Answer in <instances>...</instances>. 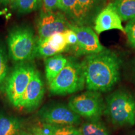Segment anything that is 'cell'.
I'll use <instances>...</instances> for the list:
<instances>
[{
    "label": "cell",
    "mask_w": 135,
    "mask_h": 135,
    "mask_svg": "<svg viewBox=\"0 0 135 135\" xmlns=\"http://www.w3.org/2000/svg\"><path fill=\"white\" fill-rule=\"evenodd\" d=\"M6 12H7V9L1 10V11H0V16H2V15L6 14Z\"/></svg>",
    "instance_id": "4316f807"
},
{
    "label": "cell",
    "mask_w": 135,
    "mask_h": 135,
    "mask_svg": "<svg viewBox=\"0 0 135 135\" xmlns=\"http://www.w3.org/2000/svg\"><path fill=\"white\" fill-rule=\"evenodd\" d=\"M106 2L107 0H76L71 20L79 26L94 24L95 18L105 7Z\"/></svg>",
    "instance_id": "30bf717a"
},
{
    "label": "cell",
    "mask_w": 135,
    "mask_h": 135,
    "mask_svg": "<svg viewBox=\"0 0 135 135\" xmlns=\"http://www.w3.org/2000/svg\"><path fill=\"white\" fill-rule=\"evenodd\" d=\"M106 113L113 124L119 126L135 124V98L125 90H118L106 98Z\"/></svg>",
    "instance_id": "7a4b0ae2"
},
{
    "label": "cell",
    "mask_w": 135,
    "mask_h": 135,
    "mask_svg": "<svg viewBox=\"0 0 135 135\" xmlns=\"http://www.w3.org/2000/svg\"><path fill=\"white\" fill-rule=\"evenodd\" d=\"M81 63L88 90L108 91L119 80L121 61L110 50L87 55Z\"/></svg>",
    "instance_id": "6da1fadb"
},
{
    "label": "cell",
    "mask_w": 135,
    "mask_h": 135,
    "mask_svg": "<svg viewBox=\"0 0 135 135\" xmlns=\"http://www.w3.org/2000/svg\"><path fill=\"white\" fill-rule=\"evenodd\" d=\"M32 133L35 135H81L75 126L53 125L43 122L35 126Z\"/></svg>",
    "instance_id": "4fadbf2b"
},
{
    "label": "cell",
    "mask_w": 135,
    "mask_h": 135,
    "mask_svg": "<svg viewBox=\"0 0 135 135\" xmlns=\"http://www.w3.org/2000/svg\"><path fill=\"white\" fill-rule=\"evenodd\" d=\"M76 4V0H58V8L71 19Z\"/></svg>",
    "instance_id": "7402d4cb"
},
{
    "label": "cell",
    "mask_w": 135,
    "mask_h": 135,
    "mask_svg": "<svg viewBox=\"0 0 135 135\" xmlns=\"http://www.w3.org/2000/svg\"><path fill=\"white\" fill-rule=\"evenodd\" d=\"M85 86L81 62L73 58H68L63 70L49 84L51 93L55 94H71L82 90Z\"/></svg>",
    "instance_id": "3957f363"
},
{
    "label": "cell",
    "mask_w": 135,
    "mask_h": 135,
    "mask_svg": "<svg viewBox=\"0 0 135 135\" xmlns=\"http://www.w3.org/2000/svg\"><path fill=\"white\" fill-rule=\"evenodd\" d=\"M68 106L76 113L88 119L99 118L105 111L101 93L87 91L70 99Z\"/></svg>",
    "instance_id": "8992f818"
},
{
    "label": "cell",
    "mask_w": 135,
    "mask_h": 135,
    "mask_svg": "<svg viewBox=\"0 0 135 135\" xmlns=\"http://www.w3.org/2000/svg\"><path fill=\"white\" fill-rule=\"evenodd\" d=\"M24 135H35V134H33V133H27V134H25Z\"/></svg>",
    "instance_id": "83f0119b"
},
{
    "label": "cell",
    "mask_w": 135,
    "mask_h": 135,
    "mask_svg": "<svg viewBox=\"0 0 135 135\" xmlns=\"http://www.w3.org/2000/svg\"><path fill=\"white\" fill-rule=\"evenodd\" d=\"M37 41L31 28L20 26L10 30L8 36V53L15 62L23 63L36 56Z\"/></svg>",
    "instance_id": "277c9868"
},
{
    "label": "cell",
    "mask_w": 135,
    "mask_h": 135,
    "mask_svg": "<svg viewBox=\"0 0 135 135\" xmlns=\"http://www.w3.org/2000/svg\"><path fill=\"white\" fill-rule=\"evenodd\" d=\"M15 7L20 14H26L36 11L42 4V0H15Z\"/></svg>",
    "instance_id": "d6986e66"
},
{
    "label": "cell",
    "mask_w": 135,
    "mask_h": 135,
    "mask_svg": "<svg viewBox=\"0 0 135 135\" xmlns=\"http://www.w3.org/2000/svg\"><path fill=\"white\" fill-rule=\"evenodd\" d=\"M112 3L122 21L135 18V0H114Z\"/></svg>",
    "instance_id": "e0dca14e"
},
{
    "label": "cell",
    "mask_w": 135,
    "mask_h": 135,
    "mask_svg": "<svg viewBox=\"0 0 135 135\" xmlns=\"http://www.w3.org/2000/svg\"><path fill=\"white\" fill-rule=\"evenodd\" d=\"M67 61L68 58L61 54L48 57L45 60V72L48 84L63 70Z\"/></svg>",
    "instance_id": "5bb4252c"
},
{
    "label": "cell",
    "mask_w": 135,
    "mask_h": 135,
    "mask_svg": "<svg viewBox=\"0 0 135 135\" xmlns=\"http://www.w3.org/2000/svg\"><path fill=\"white\" fill-rule=\"evenodd\" d=\"M10 1H14L15 0H10Z\"/></svg>",
    "instance_id": "f1b7e54d"
},
{
    "label": "cell",
    "mask_w": 135,
    "mask_h": 135,
    "mask_svg": "<svg viewBox=\"0 0 135 135\" xmlns=\"http://www.w3.org/2000/svg\"><path fill=\"white\" fill-rule=\"evenodd\" d=\"M8 57L4 44L0 40V92L4 89L8 76Z\"/></svg>",
    "instance_id": "ac0fdd59"
},
{
    "label": "cell",
    "mask_w": 135,
    "mask_h": 135,
    "mask_svg": "<svg viewBox=\"0 0 135 135\" xmlns=\"http://www.w3.org/2000/svg\"><path fill=\"white\" fill-rule=\"evenodd\" d=\"M45 93V88L41 75L38 71L31 78L22 96L18 108L33 109L38 107Z\"/></svg>",
    "instance_id": "7c38bea8"
},
{
    "label": "cell",
    "mask_w": 135,
    "mask_h": 135,
    "mask_svg": "<svg viewBox=\"0 0 135 135\" xmlns=\"http://www.w3.org/2000/svg\"><path fill=\"white\" fill-rule=\"evenodd\" d=\"M42 1L43 13L50 12L58 8V0H42Z\"/></svg>",
    "instance_id": "d4e9b609"
},
{
    "label": "cell",
    "mask_w": 135,
    "mask_h": 135,
    "mask_svg": "<svg viewBox=\"0 0 135 135\" xmlns=\"http://www.w3.org/2000/svg\"><path fill=\"white\" fill-rule=\"evenodd\" d=\"M35 72L31 64L21 63L8 75L4 91L8 100L15 107H18L22 96Z\"/></svg>",
    "instance_id": "5b68a950"
},
{
    "label": "cell",
    "mask_w": 135,
    "mask_h": 135,
    "mask_svg": "<svg viewBox=\"0 0 135 135\" xmlns=\"http://www.w3.org/2000/svg\"><path fill=\"white\" fill-rule=\"evenodd\" d=\"M78 129L81 135H110L108 128L99 118L90 119Z\"/></svg>",
    "instance_id": "2e32d148"
},
{
    "label": "cell",
    "mask_w": 135,
    "mask_h": 135,
    "mask_svg": "<svg viewBox=\"0 0 135 135\" xmlns=\"http://www.w3.org/2000/svg\"><path fill=\"white\" fill-rule=\"evenodd\" d=\"M70 28L75 32L77 36V45L73 49L76 55H91L105 49L101 45L97 34L89 26L71 24Z\"/></svg>",
    "instance_id": "ba28073f"
},
{
    "label": "cell",
    "mask_w": 135,
    "mask_h": 135,
    "mask_svg": "<svg viewBox=\"0 0 135 135\" xmlns=\"http://www.w3.org/2000/svg\"><path fill=\"white\" fill-rule=\"evenodd\" d=\"M22 124L18 118L0 115V135H19Z\"/></svg>",
    "instance_id": "9a60e30c"
},
{
    "label": "cell",
    "mask_w": 135,
    "mask_h": 135,
    "mask_svg": "<svg viewBox=\"0 0 135 135\" xmlns=\"http://www.w3.org/2000/svg\"><path fill=\"white\" fill-rule=\"evenodd\" d=\"M41 121L53 125L74 126L81 122V116L68 105L58 104L47 106L40 113Z\"/></svg>",
    "instance_id": "52a82bcc"
},
{
    "label": "cell",
    "mask_w": 135,
    "mask_h": 135,
    "mask_svg": "<svg viewBox=\"0 0 135 135\" xmlns=\"http://www.w3.org/2000/svg\"><path fill=\"white\" fill-rule=\"evenodd\" d=\"M63 33L66 42L67 43L68 48H71L72 49L75 48L78 43V39L75 32L70 28H68L64 31Z\"/></svg>",
    "instance_id": "cb8c5ba5"
},
{
    "label": "cell",
    "mask_w": 135,
    "mask_h": 135,
    "mask_svg": "<svg viewBox=\"0 0 135 135\" xmlns=\"http://www.w3.org/2000/svg\"><path fill=\"white\" fill-rule=\"evenodd\" d=\"M70 25L65 14L60 11L43 12L37 24L38 40H46L56 33L63 32L70 28Z\"/></svg>",
    "instance_id": "9c48e42d"
},
{
    "label": "cell",
    "mask_w": 135,
    "mask_h": 135,
    "mask_svg": "<svg viewBox=\"0 0 135 135\" xmlns=\"http://www.w3.org/2000/svg\"><path fill=\"white\" fill-rule=\"evenodd\" d=\"M94 30L98 35L111 30H118L125 33L122 20L113 4L109 3L98 15L94 21Z\"/></svg>",
    "instance_id": "8fae6325"
},
{
    "label": "cell",
    "mask_w": 135,
    "mask_h": 135,
    "mask_svg": "<svg viewBox=\"0 0 135 135\" xmlns=\"http://www.w3.org/2000/svg\"><path fill=\"white\" fill-rule=\"evenodd\" d=\"M56 55H58V54H56L55 51L51 48L46 39L41 40V41H40V40L37 41L36 55L47 58Z\"/></svg>",
    "instance_id": "44dd1931"
},
{
    "label": "cell",
    "mask_w": 135,
    "mask_h": 135,
    "mask_svg": "<svg viewBox=\"0 0 135 135\" xmlns=\"http://www.w3.org/2000/svg\"><path fill=\"white\" fill-rule=\"evenodd\" d=\"M124 30L129 44L135 48V18L128 22Z\"/></svg>",
    "instance_id": "603a6c76"
},
{
    "label": "cell",
    "mask_w": 135,
    "mask_h": 135,
    "mask_svg": "<svg viewBox=\"0 0 135 135\" xmlns=\"http://www.w3.org/2000/svg\"><path fill=\"white\" fill-rule=\"evenodd\" d=\"M9 2V0H0V4L6 5Z\"/></svg>",
    "instance_id": "484cf974"
},
{
    "label": "cell",
    "mask_w": 135,
    "mask_h": 135,
    "mask_svg": "<svg viewBox=\"0 0 135 135\" xmlns=\"http://www.w3.org/2000/svg\"><path fill=\"white\" fill-rule=\"evenodd\" d=\"M46 40L51 48L56 54H60L68 49L63 32L56 33Z\"/></svg>",
    "instance_id": "ffe728a7"
}]
</instances>
